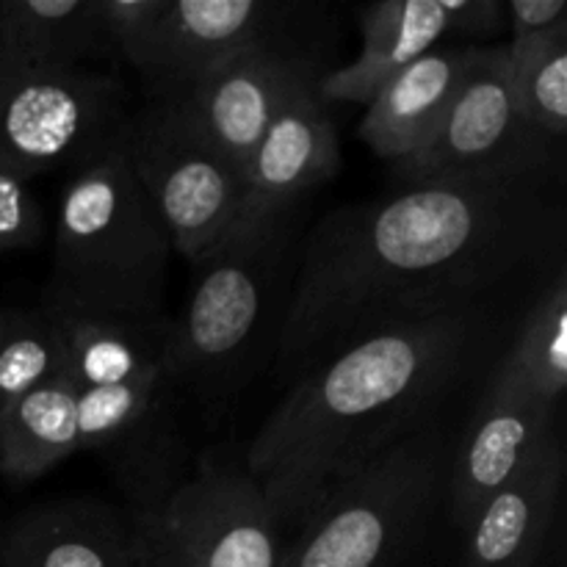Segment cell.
Wrapping results in <instances>:
<instances>
[{
  "instance_id": "cell-1",
  "label": "cell",
  "mask_w": 567,
  "mask_h": 567,
  "mask_svg": "<svg viewBox=\"0 0 567 567\" xmlns=\"http://www.w3.org/2000/svg\"><path fill=\"white\" fill-rule=\"evenodd\" d=\"M559 230L540 181L432 183L343 205L305 238L277 363L297 382L374 332L482 316L546 258Z\"/></svg>"
},
{
  "instance_id": "cell-21",
  "label": "cell",
  "mask_w": 567,
  "mask_h": 567,
  "mask_svg": "<svg viewBox=\"0 0 567 567\" xmlns=\"http://www.w3.org/2000/svg\"><path fill=\"white\" fill-rule=\"evenodd\" d=\"M78 388L55 374L28 393L0 426V474L11 482H31L64 463L78 446Z\"/></svg>"
},
{
  "instance_id": "cell-23",
  "label": "cell",
  "mask_w": 567,
  "mask_h": 567,
  "mask_svg": "<svg viewBox=\"0 0 567 567\" xmlns=\"http://www.w3.org/2000/svg\"><path fill=\"white\" fill-rule=\"evenodd\" d=\"M515 103L532 127L563 142L567 133V25L504 44Z\"/></svg>"
},
{
  "instance_id": "cell-28",
  "label": "cell",
  "mask_w": 567,
  "mask_h": 567,
  "mask_svg": "<svg viewBox=\"0 0 567 567\" xmlns=\"http://www.w3.org/2000/svg\"><path fill=\"white\" fill-rule=\"evenodd\" d=\"M9 316H11L9 308H0V338H3L6 324H9Z\"/></svg>"
},
{
  "instance_id": "cell-3",
  "label": "cell",
  "mask_w": 567,
  "mask_h": 567,
  "mask_svg": "<svg viewBox=\"0 0 567 567\" xmlns=\"http://www.w3.org/2000/svg\"><path fill=\"white\" fill-rule=\"evenodd\" d=\"M125 133L64 186L44 310L133 321L166 316L164 282L175 249L133 172Z\"/></svg>"
},
{
  "instance_id": "cell-7",
  "label": "cell",
  "mask_w": 567,
  "mask_h": 567,
  "mask_svg": "<svg viewBox=\"0 0 567 567\" xmlns=\"http://www.w3.org/2000/svg\"><path fill=\"white\" fill-rule=\"evenodd\" d=\"M559 144L520 114L504 44H476L468 75L441 131L419 153L399 161L396 175L408 186L540 181L559 161Z\"/></svg>"
},
{
  "instance_id": "cell-27",
  "label": "cell",
  "mask_w": 567,
  "mask_h": 567,
  "mask_svg": "<svg viewBox=\"0 0 567 567\" xmlns=\"http://www.w3.org/2000/svg\"><path fill=\"white\" fill-rule=\"evenodd\" d=\"M504 25L509 28L513 39H532L551 33L567 25V3L565 0H507L502 3Z\"/></svg>"
},
{
  "instance_id": "cell-11",
  "label": "cell",
  "mask_w": 567,
  "mask_h": 567,
  "mask_svg": "<svg viewBox=\"0 0 567 567\" xmlns=\"http://www.w3.org/2000/svg\"><path fill=\"white\" fill-rule=\"evenodd\" d=\"M172 380L150 385L78 388L75 424L81 452H94L120 476L133 504L131 518L147 515L181 485Z\"/></svg>"
},
{
  "instance_id": "cell-12",
  "label": "cell",
  "mask_w": 567,
  "mask_h": 567,
  "mask_svg": "<svg viewBox=\"0 0 567 567\" xmlns=\"http://www.w3.org/2000/svg\"><path fill=\"white\" fill-rule=\"evenodd\" d=\"M360 55L324 72V103L369 105L408 66L449 39L491 37L504 25L502 0H382L358 14Z\"/></svg>"
},
{
  "instance_id": "cell-25",
  "label": "cell",
  "mask_w": 567,
  "mask_h": 567,
  "mask_svg": "<svg viewBox=\"0 0 567 567\" xmlns=\"http://www.w3.org/2000/svg\"><path fill=\"white\" fill-rule=\"evenodd\" d=\"M164 9L166 0H97L100 28L111 55L136 64Z\"/></svg>"
},
{
  "instance_id": "cell-6",
  "label": "cell",
  "mask_w": 567,
  "mask_h": 567,
  "mask_svg": "<svg viewBox=\"0 0 567 567\" xmlns=\"http://www.w3.org/2000/svg\"><path fill=\"white\" fill-rule=\"evenodd\" d=\"M131 94L116 72H31L0 64V169L33 181L83 169L131 125Z\"/></svg>"
},
{
  "instance_id": "cell-9",
  "label": "cell",
  "mask_w": 567,
  "mask_h": 567,
  "mask_svg": "<svg viewBox=\"0 0 567 567\" xmlns=\"http://www.w3.org/2000/svg\"><path fill=\"white\" fill-rule=\"evenodd\" d=\"M133 172L153 199L175 252L192 266L214 252L241 219L244 181L199 142L169 103L150 100L127 125Z\"/></svg>"
},
{
  "instance_id": "cell-8",
  "label": "cell",
  "mask_w": 567,
  "mask_h": 567,
  "mask_svg": "<svg viewBox=\"0 0 567 567\" xmlns=\"http://www.w3.org/2000/svg\"><path fill=\"white\" fill-rule=\"evenodd\" d=\"M131 520L142 567H282V526L244 468L199 465L153 513Z\"/></svg>"
},
{
  "instance_id": "cell-10",
  "label": "cell",
  "mask_w": 567,
  "mask_h": 567,
  "mask_svg": "<svg viewBox=\"0 0 567 567\" xmlns=\"http://www.w3.org/2000/svg\"><path fill=\"white\" fill-rule=\"evenodd\" d=\"M324 78L319 59L297 42L249 50L205 75L169 103L199 142L244 172L266 127L302 89Z\"/></svg>"
},
{
  "instance_id": "cell-19",
  "label": "cell",
  "mask_w": 567,
  "mask_h": 567,
  "mask_svg": "<svg viewBox=\"0 0 567 567\" xmlns=\"http://www.w3.org/2000/svg\"><path fill=\"white\" fill-rule=\"evenodd\" d=\"M563 474V449L551 437L480 509L465 532V567H535L551 529Z\"/></svg>"
},
{
  "instance_id": "cell-2",
  "label": "cell",
  "mask_w": 567,
  "mask_h": 567,
  "mask_svg": "<svg viewBox=\"0 0 567 567\" xmlns=\"http://www.w3.org/2000/svg\"><path fill=\"white\" fill-rule=\"evenodd\" d=\"M482 338L485 316L391 327L299 377L244 460L277 524H302L343 480L424 430Z\"/></svg>"
},
{
  "instance_id": "cell-20",
  "label": "cell",
  "mask_w": 567,
  "mask_h": 567,
  "mask_svg": "<svg viewBox=\"0 0 567 567\" xmlns=\"http://www.w3.org/2000/svg\"><path fill=\"white\" fill-rule=\"evenodd\" d=\"M114 59L97 0H0V64L31 72L92 70Z\"/></svg>"
},
{
  "instance_id": "cell-4",
  "label": "cell",
  "mask_w": 567,
  "mask_h": 567,
  "mask_svg": "<svg viewBox=\"0 0 567 567\" xmlns=\"http://www.w3.org/2000/svg\"><path fill=\"white\" fill-rule=\"evenodd\" d=\"M449 452L424 426L343 480L282 554V567H402L446 491Z\"/></svg>"
},
{
  "instance_id": "cell-24",
  "label": "cell",
  "mask_w": 567,
  "mask_h": 567,
  "mask_svg": "<svg viewBox=\"0 0 567 567\" xmlns=\"http://www.w3.org/2000/svg\"><path fill=\"white\" fill-rule=\"evenodd\" d=\"M64 369V349L42 310H11L0 338V426L31 391Z\"/></svg>"
},
{
  "instance_id": "cell-26",
  "label": "cell",
  "mask_w": 567,
  "mask_h": 567,
  "mask_svg": "<svg viewBox=\"0 0 567 567\" xmlns=\"http://www.w3.org/2000/svg\"><path fill=\"white\" fill-rule=\"evenodd\" d=\"M44 216L28 183L0 169V255L37 247Z\"/></svg>"
},
{
  "instance_id": "cell-18",
  "label": "cell",
  "mask_w": 567,
  "mask_h": 567,
  "mask_svg": "<svg viewBox=\"0 0 567 567\" xmlns=\"http://www.w3.org/2000/svg\"><path fill=\"white\" fill-rule=\"evenodd\" d=\"M476 44H441L393 78L360 120L358 136L380 158L399 161L419 153L452 111Z\"/></svg>"
},
{
  "instance_id": "cell-17",
  "label": "cell",
  "mask_w": 567,
  "mask_h": 567,
  "mask_svg": "<svg viewBox=\"0 0 567 567\" xmlns=\"http://www.w3.org/2000/svg\"><path fill=\"white\" fill-rule=\"evenodd\" d=\"M64 349L61 374L75 388H120L150 385L172 380V319L133 321L116 316L53 313ZM177 385V382H175Z\"/></svg>"
},
{
  "instance_id": "cell-14",
  "label": "cell",
  "mask_w": 567,
  "mask_h": 567,
  "mask_svg": "<svg viewBox=\"0 0 567 567\" xmlns=\"http://www.w3.org/2000/svg\"><path fill=\"white\" fill-rule=\"evenodd\" d=\"M319 83L302 89L275 116L249 155L241 172L244 208L238 221L286 216L305 192L332 181L341 169L336 122Z\"/></svg>"
},
{
  "instance_id": "cell-22",
  "label": "cell",
  "mask_w": 567,
  "mask_h": 567,
  "mask_svg": "<svg viewBox=\"0 0 567 567\" xmlns=\"http://www.w3.org/2000/svg\"><path fill=\"white\" fill-rule=\"evenodd\" d=\"M493 385L557 408L567 385V280L557 271L551 286L524 316Z\"/></svg>"
},
{
  "instance_id": "cell-15",
  "label": "cell",
  "mask_w": 567,
  "mask_h": 567,
  "mask_svg": "<svg viewBox=\"0 0 567 567\" xmlns=\"http://www.w3.org/2000/svg\"><path fill=\"white\" fill-rule=\"evenodd\" d=\"M557 408L491 385L480 421L449 465V513L468 532L487 498L507 485L554 437Z\"/></svg>"
},
{
  "instance_id": "cell-13",
  "label": "cell",
  "mask_w": 567,
  "mask_h": 567,
  "mask_svg": "<svg viewBox=\"0 0 567 567\" xmlns=\"http://www.w3.org/2000/svg\"><path fill=\"white\" fill-rule=\"evenodd\" d=\"M286 14L269 0H166L133 70L150 100H172L249 50L288 42Z\"/></svg>"
},
{
  "instance_id": "cell-5",
  "label": "cell",
  "mask_w": 567,
  "mask_h": 567,
  "mask_svg": "<svg viewBox=\"0 0 567 567\" xmlns=\"http://www.w3.org/2000/svg\"><path fill=\"white\" fill-rule=\"evenodd\" d=\"M286 216L238 221L236 230L205 255L194 271L192 299L172 319V377L208 402L230 393L271 316L286 264Z\"/></svg>"
},
{
  "instance_id": "cell-16",
  "label": "cell",
  "mask_w": 567,
  "mask_h": 567,
  "mask_svg": "<svg viewBox=\"0 0 567 567\" xmlns=\"http://www.w3.org/2000/svg\"><path fill=\"white\" fill-rule=\"evenodd\" d=\"M0 567H142L133 520L94 498L33 504L0 532Z\"/></svg>"
}]
</instances>
